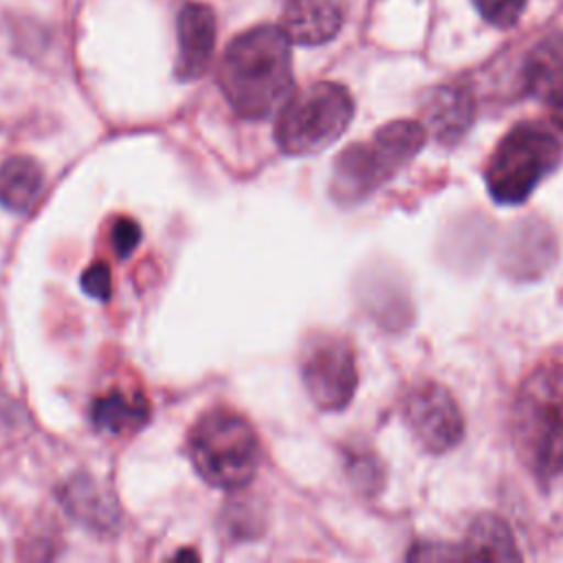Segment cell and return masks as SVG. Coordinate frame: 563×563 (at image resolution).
I'll use <instances>...</instances> for the list:
<instances>
[{
	"instance_id": "cell-1",
	"label": "cell",
	"mask_w": 563,
	"mask_h": 563,
	"mask_svg": "<svg viewBox=\"0 0 563 563\" xmlns=\"http://www.w3.org/2000/svg\"><path fill=\"white\" fill-rule=\"evenodd\" d=\"M218 84L242 119H264L284 106L292 90V62L282 26H253L231 40Z\"/></svg>"
},
{
	"instance_id": "cell-2",
	"label": "cell",
	"mask_w": 563,
	"mask_h": 563,
	"mask_svg": "<svg viewBox=\"0 0 563 563\" xmlns=\"http://www.w3.org/2000/svg\"><path fill=\"white\" fill-rule=\"evenodd\" d=\"M512 444L539 479L563 473V365L537 367L519 387L510 413Z\"/></svg>"
},
{
	"instance_id": "cell-3",
	"label": "cell",
	"mask_w": 563,
	"mask_h": 563,
	"mask_svg": "<svg viewBox=\"0 0 563 563\" xmlns=\"http://www.w3.org/2000/svg\"><path fill=\"white\" fill-rule=\"evenodd\" d=\"M424 136V125L418 121H391L372 139L345 147L334 161L332 198L341 205L365 200L418 154Z\"/></svg>"
},
{
	"instance_id": "cell-4",
	"label": "cell",
	"mask_w": 563,
	"mask_h": 563,
	"mask_svg": "<svg viewBox=\"0 0 563 563\" xmlns=\"http://www.w3.org/2000/svg\"><path fill=\"white\" fill-rule=\"evenodd\" d=\"M187 453L198 475L213 488L238 490L246 486L260 464V440L251 422L216 407L202 413L189 431Z\"/></svg>"
},
{
	"instance_id": "cell-5",
	"label": "cell",
	"mask_w": 563,
	"mask_h": 563,
	"mask_svg": "<svg viewBox=\"0 0 563 563\" xmlns=\"http://www.w3.org/2000/svg\"><path fill=\"white\" fill-rule=\"evenodd\" d=\"M563 147L539 123L515 125L493 150L486 163V187L501 205L523 202L559 165Z\"/></svg>"
},
{
	"instance_id": "cell-6",
	"label": "cell",
	"mask_w": 563,
	"mask_h": 563,
	"mask_svg": "<svg viewBox=\"0 0 563 563\" xmlns=\"http://www.w3.org/2000/svg\"><path fill=\"white\" fill-rule=\"evenodd\" d=\"M354 101L345 86L317 81L286 99L275 123V141L290 156L330 147L350 125Z\"/></svg>"
},
{
	"instance_id": "cell-7",
	"label": "cell",
	"mask_w": 563,
	"mask_h": 563,
	"mask_svg": "<svg viewBox=\"0 0 563 563\" xmlns=\"http://www.w3.org/2000/svg\"><path fill=\"white\" fill-rule=\"evenodd\" d=\"M301 378L319 409L339 411L347 407L358 385L356 356L350 341L336 334L312 339L301 356Z\"/></svg>"
},
{
	"instance_id": "cell-8",
	"label": "cell",
	"mask_w": 563,
	"mask_h": 563,
	"mask_svg": "<svg viewBox=\"0 0 563 563\" xmlns=\"http://www.w3.org/2000/svg\"><path fill=\"white\" fill-rule=\"evenodd\" d=\"M405 420L429 453L451 451L464 435L462 411L446 387L418 380L405 398Z\"/></svg>"
},
{
	"instance_id": "cell-9",
	"label": "cell",
	"mask_w": 563,
	"mask_h": 563,
	"mask_svg": "<svg viewBox=\"0 0 563 563\" xmlns=\"http://www.w3.org/2000/svg\"><path fill=\"white\" fill-rule=\"evenodd\" d=\"M176 77L183 81L198 79L216 48V13L209 4L187 0L176 15Z\"/></svg>"
},
{
	"instance_id": "cell-10",
	"label": "cell",
	"mask_w": 563,
	"mask_h": 563,
	"mask_svg": "<svg viewBox=\"0 0 563 563\" xmlns=\"http://www.w3.org/2000/svg\"><path fill=\"white\" fill-rule=\"evenodd\" d=\"M343 24L341 0H286L282 31L290 42L319 46L330 42Z\"/></svg>"
},
{
	"instance_id": "cell-11",
	"label": "cell",
	"mask_w": 563,
	"mask_h": 563,
	"mask_svg": "<svg viewBox=\"0 0 563 563\" xmlns=\"http://www.w3.org/2000/svg\"><path fill=\"white\" fill-rule=\"evenodd\" d=\"M475 101L464 86H440L427 99L424 121L438 141L453 143L471 125Z\"/></svg>"
},
{
	"instance_id": "cell-12",
	"label": "cell",
	"mask_w": 563,
	"mask_h": 563,
	"mask_svg": "<svg viewBox=\"0 0 563 563\" xmlns=\"http://www.w3.org/2000/svg\"><path fill=\"white\" fill-rule=\"evenodd\" d=\"M90 420L110 435L134 433L150 420V402L141 391L110 389L92 400Z\"/></svg>"
},
{
	"instance_id": "cell-13",
	"label": "cell",
	"mask_w": 563,
	"mask_h": 563,
	"mask_svg": "<svg viewBox=\"0 0 563 563\" xmlns=\"http://www.w3.org/2000/svg\"><path fill=\"white\" fill-rule=\"evenodd\" d=\"M44 187L42 167L26 156L7 158L0 165V205L13 213H26Z\"/></svg>"
},
{
	"instance_id": "cell-14",
	"label": "cell",
	"mask_w": 563,
	"mask_h": 563,
	"mask_svg": "<svg viewBox=\"0 0 563 563\" xmlns=\"http://www.w3.org/2000/svg\"><path fill=\"white\" fill-rule=\"evenodd\" d=\"M460 559L475 561H515L521 559L510 528L495 515H482L473 521Z\"/></svg>"
},
{
	"instance_id": "cell-15",
	"label": "cell",
	"mask_w": 563,
	"mask_h": 563,
	"mask_svg": "<svg viewBox=\"0 0 563 563\" xmlns=\"http://www.w3.org/2000/svg\"><path fill=\"white\" fill-rule=\"evenodd\" d=\"M526 90L550 97L563 88V33L541 40L523 62Z\"/></svg>"
},
{
	"instance_id": "cell-16",
	"label": "cell",
	"mask_w": 563,
	"mask_h": 563,
	"mask_svg": "<svg viewBox=\"0 0 563 563\" xmlns=\"http://www.w3.org/2000/svg\"><path fill=\"white\" fill-rule=\"evenodd\" d=\"M473 2L486 22L501 29L512 26L526 7V0H473Z\"/></svg>"
},
{
	"instance_id": "cell-17",
	"label": "cell",
	"mask_w": 563,
	"mask_h": 563,
	"mask_svg": "<svg viewBox=\"0 0 563 563\" xmlns=\"http://www.w3.org/2000/svg\"><path fill=\"white\" fill-rule=\"evenodd\" d=\"M110 240H112V251L119 260H125L128 255H132V251L139 246L141 242V227L136 220L132 218H117L114 224H112V233H110Z\"/></svg>"
},
{
	"instance_id": "cell-18",
	"label": "cell",
	"mask_w": 563,
	"mask_h": 563,
	"mask_svg": "<svg viewBox=\"0 0 563 563\" xmlns=\"http://www.w3.org/2000/svg\"><path fill=\"white\" fill-rule=\"evenodd\" d=\"M81 288L92 299L106 301L112 295V273L106 262H92L81 273Z\"/></svg>"
},
{
	"instance_id": "cell-19",
	"label": "cell",
	"mask_w": 563,
	"mask_h": 563,
	"mask_svg": "<svg viewBox=\"0 0 563 563\" xmlns=\"http://www.w3.org/2000/svg\"><path fill=\"white\" fill-rule=\"evenodd\" d=\"M548 103H550V117L554 121V125L563 132V88L552 92L548 97Z\"/></svg>"
}]
</instances>
